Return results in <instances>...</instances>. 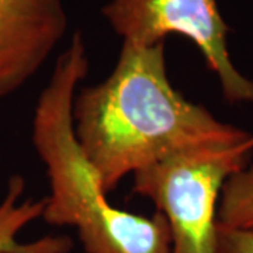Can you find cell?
Instances as JSON below:
<instances>
[{
  "mask_svg": "<svg viewBox=\"0 0 253 253\" xmlns=\"http://www.w3.org/2000/svg\"><path fill=\"white\" fill-rule=\"evenodd\" d=\"M218 224L253 232V166L248 165L224 183L218 204Z\"/></svg>",
  "mask_w": 253,
  "mask_h": 253,
  "instance_id": "52a82bcc",
  "label": "cell"
},
{
  "mask_svg": "<svg viewBox=\"0 0 253 253\" xmlns=\"http://www.w3.org/2000/svg\"><path fill=\"white\" fill-rule=\"evenodd\" d=\"M87 72V48L81 33H75L55 62L33 117L31 139L49 186L41 218L49 225L75 228L86 253H170V231L162 214L145 217L113 206L82 151L72 106Z\"/></svg>",
  "mask_w": 253,
  "mask_h": 253,
  "instance_id": "7a4b0ae2",
  "label": "cell"
},
{
  "mask_svg": "<svg viewBox=\"0 0 253 253\" xmlns=\"http://www.w3.org/2000/svg\"><path fill=\"white\" fill-rule=\"evenodd\" d=\"M66 30L63 0H0V100L45 65Z\"/></svg>",
  "mask_w": 253,
  "mask_h": 253,
  "instance_id": "5b68a950",
  "label": "cell"
},
{
  "mask_svg": "<svg viewBox=\"0 0 253 253\" xmlns=\"http://www.w3.org/2000/svg\"><path fill=\"white\" fill-rule=\"evenodd\" d=\"M218 253H253V232L218 224Z\"/></svg>",
  "mask_w": 253,
  "mask_h": 253,
  "instance_id": "ba28073f",
  "label": "cell"
},
{
  "mask_svg": "<svg viewBox=\"0 0 253 253\" xmlns=\"http://www.w3.org/2000/svg\"><path fill=\"white\" fill-rule=\"evenodd\" d=\"M72 118L107 194L128 176L173 156L235 146L252 136L173 87L165 42H123L109 76L76 91Z\"/></svg>",
  "mask_w": 253,
  "mask_h": 253,
  "instance_id": "6da1fadb",
  "label": "cell"
},
{
  "mask_svg": "<svg viewBox=\"0 0 253 253\" xmlns=\"http://www.w3.org/2000/svg\"><path fill=\"white\" fill-rule=\"evenodd\" d=\"M241 145L177 155L132 174V193L151 200L170 231V253H218V204L226 179L249 165Z\"/></svg>",
  "mask_w": 253,
  "mask_h": 253,
  "instance_id": "3957f363",
  "label": "cell"
},
{
  "mask_svg": "<svg viewBox=\"0 0 253 253\" xmlns=\"http://www.w3.org/2000/svg\"><path fill=\"white\" fill-rule=\"evenodd\" d=\"M101 14L123 42L154 45L169 36L189 38L215 73L224 99L229 104H253V81L231 59L229 28L217 0H110Z\"/></svg>",
  "mask_w": 253,
  "mask_h": 253,
  "instance_id": "277c9868",
  "label": "cell"
},
{
  "mask_svg": "<svg viewBox=\"0 0 253 253\" xmlns=\"http://www.w3.org/2000/svg\"><path fill=\"white\" fill-rule=\"evenodd\" d=\"M26 181L14 174L7 181L0 199V253H69L72 241L68 236H45L33 242H20V232L42 217L45 199H24Z\"/></svg>",
  "mask_w": 253,
  "mask_h": 253,
  "instance_id": "8992f818",
  "label": "cell"
}]
</instances>
